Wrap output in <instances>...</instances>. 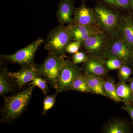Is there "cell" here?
Segmentation results:
<instances>
[{
	"mask_svg": "<svg viewBox=\"0 0 133 133\" xmlns=\"http://www.w3.org/2000/svg\"><path fill=\"white\" fill-rule=\"evenodd\" d=\"M29 86L14 95L4 97V104L1 110L2 118L1 122H12L22 114L28 105L36 87L34 85Z\"/></svg>",
	"mask_w": 133,
	"mask_h": 133,
	"instance_id": "cell-1",
	"label": "cell"
},
{
	"mask_svg": "<svg viewBox=\"0 0 133 133\" xmlns=\"http://www.w3.org/2000/svg\"><path fill=\"white\" fill-rule=\"evenodd\" d=\"M72 41L70 31L64 25L59 24L48 33L44 48L49 53L65 56L68 44Z\"/></svg>",
	"mask_w": 133,
	"mask_h": 133,
	"instance_id": "cell-2",
	"label": "cell"
},
{
	"mask_svg": "<svg viewBox=\"0 0 133 133\" xmlns=\"http://www.w3.org/2000/svg\"><path fill=\"white\" fill-rule=\"evenodd\" d=\"M118 58L125 63L132 65L133 51L122 38L118 28L108 35L104 58Z\"/></svg>",
	"mask_w": 133,
	"mask_h": 133,
	"instance_id": "cell-3",
	"label": "cell"
},
{
	"mask_svg": "<svg viewBox=\"0 0 133 133\" xmlns=\"http://www.w3.org/2000/svg\"><path fill=\"white\" fill-rule=\"evenodd\" d=\"M66 62L64 56L49 53L42 63L38 65L40 76L56 89L60 72Z\"/></svg>",
	"mask_w": 133,
	"mask_h": 133,
	"instance_id": "cell-4",
	"label": "cell"
},
{
	"mask_svg": "<svg viewBox=\"0 0 133 133\" xmlns=\"http://www.w3.org/2000/svg\"><path fill=\"white\" fill-rule=\"evenodd\" d=\"M93 9L96 24L103 32L109 34L118 28L121 16L119 12L99 3Z\"/></svg>",
	"mask_w": 133,
	"mask_h": 133,
	"instance_id": "cell-5",
	"label": "cell"
},
{
	"mask_svg": "<svg viewBox=\"0 0 133 133\" xmlns=\"http://www.w3.org/2000/svg\"><path fill=\"white\" fill-rule=\"evenodd\" d=\"M44 42L43 38H38L13 54L1 55V59L11 63L20 65L22 66L31 64L34 63L36 52Z\"/></svg>",
	"mask_w": 133,
	"mask_h": 133,
	"instance_id": "cell-6",
	"label": "cell"
},
{
	"mask_svg": "<svg viewBox=\"0 0 133 133\" xmlns=\"http://www.w3.org/2000/svg\"><path fill=\"white\" fill-rule=\"evenodd\" d=\"M108 35L101 32L91 36L83 41L81 45L89 57L104 58Z\"/></svg>",
	"mask_w": 133,
	"mask_h": 133,
	"instance_id": "cell-7",
	"label": "cell"
},
{
	"mask_svg": "<svg viewBox=\"0 0 133 133\" xmlns=\"http://www.w3.org/2000/svg\"><path fill=\"white\" fill-rule=\"evenodd\" d=\"M82 69L77 64L66 60L59 74L55 89L56 92L59 93L70 90L72 83L82 74Z\"/></svg>",
	"mask_w": 133,
	"mask_h": 133,
	"instance_id": "cell-8",
	"label": "cell"
},
{
	"mask_svg": "<svg viewBox=\"0 0 133 133\" xmlns=\"http://www.w3.org/2000/svg\"><path fill=\"white\" fill-rule=\"evenodd\" d=\"M22 67L19 71L16 72L9 71L8 72L10 77L19 89H21L36 77L40 76L38 65L35 64L34 63Z\"/></svg>",
	"mask_w": 133,
	"mask_h": 133,
	"instance_id": "cell-9",
	"label": "cell"
},
{
	"mask_svg": "<svg viewBox=\"0 0 133 133\" xmlns=\"http://www.w3.org/2000/svg\"><path fill=\"white\" fill-rule=\"evenodd\" d=\"M70 24L85 26L97 25L93 8L87 6L85 2H83L81 6L75 9Z\"/></svg>",
	"mask_w": 133,
	"mask_h": 133,
	"instance_id": "cell-10",
	"label": "cell"
},
{
	"mask_svg": "<svg viewBox=\"0 0 133 133\" xmlns=\"http://www.w3.org/2000/svg\"><path fill=\"white\" fill-rule=\"evenodd\" d=\"M118 29L122 38L133 52V14L131 12L121 15Z\"/></svg>",
	"mask_w": 133,
	"mask_h": 133,
	"instance_id": "cell-11",
	"label": "cell"
},
{
	"mask_svg": "<svg viewBox=\"0 0 133 133\" xmlns=\"http://www.w3.org/2000/svg\"><path fill=\"white\" fill-rule=\"evenodd\" d=\"M105 61L104 58L89 57L83 65L82 70L84 74L103 78L108 71Z\"/></svg>",
	"mask_w": 133,
	"mask_h": 133,
	"instance_id": "cell-12",
	"label": "cell"
},
{
	"mask_svg": "<svg viewBox=\"0 0 133 133\" xmlns=\"http://www.w3.org/2000/svg\"><path fill=\"white\" fill-rule=\"evenodd\" d=\"M67 26L71 33L72 41L82 43L91 36L103 32L97 25L85 26L69 24Z\"/></svg>",
	"mask_w": 133,
	"mask_h": 133,
	"instance_id": "cell-13",
	"label": "cell"
},
{
	"mask_svg": "<svg viewBox=\"0 0 133 133\" xmlns=\"http://www.w3.org/2000/svg\"><path fill=\"white\" fill-rule=\"evenodd\" d=\"M76 9L74 0H60L56 13L57 18L59 24H70Z\"/></svg>",
	"mask_w": 133,
	"mask_h": 133,
	"instance_id": "cell-14",
	"label": "cell"
},
{
	"mask_svg": "<svg viewBox=\"0 0 133 133\" xmlns=\"http://www.w3.org/2000/svg\"><path fill=\"white\" fill-rule=\"evenodd\" d=\"M0 64V95L3 96L14 91L16 86L9 75L5 61L1 60Z\"/></svg>",
	"mask_w": 133,
	"mask_h": 133,
	"instance_id": "cell-15",
	"label": "cell"
},
{
	"mask_svg": "<svg viewBox=\"0 0 133 133\" xmlns=\"http://www.w3.org/2000/svg\"><path fill=\"white\" fill-rule=\"evenodd\" d=\"M88 86L92 93L105 96L104 85L105 80L103 78L85 75Z\"/></svg>",
	"mask_w": 133,
	"mask_h": 133,
	"instance_id": "cell-16",
	"label": "cell"
},
{
	"mask_svg": "<svg viewBox=\"0 0 133 133\" xmlns=\"http://www.w3.org/2000/svg\"><path fill=\"white\" fill-rule=\"evenodd\" d=\"M99 3L119 12L130 11L129 0H99Z\"/></svg>",
	"mask_w": 133,
	"mask_h": 133,
	"instance_id": "cell-17",
	"label": "cell"
},
{
	"mask_svg": "<svg viewBox=\"0 0 133 133\" xmlns=\"http://www.w3.org/2000/svg\"><path fill=\"white\" fill-rule=\"evenodd\" d=\"M116 93L125 104H131V92L129 85L120 81L116 85Z\"/></svg>",
	"mask_w": 133,
	"mask_h": 133,
	"instance_id": "cell-18",
	"label": "cell"
},
{
	"mask_svg": "<svg viewBox=\"0 0 133 133\" xmlns=\"http://www.w3.org/2000/svg\"><path fill=\"white\" fill-rule=\"evenodd\" d=\"M130 132V128L126 123L120 120L109 123L105 131L106 133H128Z\"/></svg>",
	"mask_w": 133,
	"mask_h": 133,
	"instance_id": "cell-19",
	"label": "cell"
},
{
	"mask_svg": "<svg viewBox=\"0 0 133 133\" xmlns=\"http://www.w3.org/2000/svg\"><path fill=\"white\" fill-rule=\"evenodd\" d=\"M104 91L105 97L116 102H123L116 93V85L111 78L105 80L104 85Z\"/></svg>",
	"mask_w": 133,
	"mask_h": 133,
	"instance_id": "cell-20",
	"label": "cell"
},
{
	"mask_svg": "<svg viewBox=\"0 0 133 133\" xmlns=\"http://www.w3.org/2000/svg\"><path fill=\"white\" fill-rule=\"evenodd\" d=\"M77 91L79 92L92 93L88 86L84 74H81L72 83L70 90Z\"/></svg>",
	"mask_w": 133,
	"mask_h": 133,
	"instance_id": "cell-21",
	"label": "cell"
},
{
	"mask_svg": "<svg viewBox=\"0 0 133 133\" xmlns=\"http://www.w3.org/2000/svg\"><path fill=\"white\" fill-rule=\"evenodd\" d=\"M118 70V75L120 81L125 83L129 81L131 75L133 74L132 65L124 63Z\"/></svg>",
	"mask_w": 133,
	"mask_h": 133,
	"instance_id": "cell-22",
	"label": "cell"
},
{
	"mask_svg": "<svg viewBox=\"0 0 133 133\" xmlns=\"http://www.w3.org/2000/svg\"><path fill=\"white\" fill-rule=\"evenodd\" d=\"M58 94V93L56 92L51 95H47L45 97L43 102V109L42 112V115L46 114L48 110L54 106Z\"/></svg>",
	"mask_w": 133,
	"mask_h": 133,
	"instance_id": "cell-23",
	"label": "cell"
},
{
	"mask_svg": "<svg viewBox=\"0 0 133 133\" xmlns=\"http://www.w3.org/2000/svg\"><path fill=\"white\" fill-rule=\"evenodd\" d=\"M48 84V82L45 79L41 76H39L34 78L31 83H29L28 85H34L37 86L42 91L44 95H46L49 91Z\"/></svg>",
	"mask_w": 133,
	"mask_h": 133,
	"instance_id": "cell-24",
	"label": "cell"
},
{
	"mask_svg": "<svg viewBox=\"0 0 133 133\" xmlns=\"http://www.w3.org/2000/svg\"><path fill=\"white\" fill-rule=\"evenodd\" d=\"M125 63L121 59L115 58L105 59V64L108 70H119Z\"/></svg>",
	"mask_w": 133,
	"mask_h": 133,
	"instance_id": "cell-25",
	"label": "cell"
},
{
	"mask_svg": "<svg viewBox=\"0 0 133 133\" xmlns=\"http://www.w3.org/2000/svg\"><path fill=\"white\" fill-rule=\"evenodd\" d=\"M89 57L85 51H78L73 54L72 59V63L76 64L84 63L89 59Z\"/></svg>",
	"mask_w": 133,
	"mask_h": 133,
	"instance_id": "cell-26",
	"label": "cell"
},
{
	"mask_svg": "<svg viewBox=\"0 0 133 133\" xmlns=\"http://www.w3.org/2000/svg\"><path fill=\"white\" fill-rule=\"evenodd\" d=\"M82 42L78 41H72L69 43L66 48V52L74 54L78 52L81 47Z\"/></svg>",
	"mask_w": 133,
	"mask_h": 133,
	"instance_id": "cell-27",
	"label": "cell"
},
{
	"mask_svg": "<svg viewBox=\"0 0 133 133\" xmlns=\"http://www.w3.org/2000/svg\"><path fill=\"white\" fill-rule=\"evenodd\" d=\"M122 109L127 112L130 116L132 123L133 124V106L131 104H125V105L122 107Z\"/></svg>",
	"mask_w": 133,
	"mask_h": 133,
	"instance_id": "cell-28",
	"label": "cell"
},
{
	"mask_svg": "<svg viewBox=\"0 0 133 133\" xmlns=\"http://www.w3.org/2000/svg\"><path fill=\"white\" fill-rule=\"evenodd\" d=\"M129 84L131 92V105L133 106V77L130 78L129 80Z\"/></svg>",
	"mask_w": 133,
	"mask_h": 133,
	"instance_id": "cell-29",
	"label": "cell"
},
{
	"mask_svg": "<svg viewBox=\"0 0 133 133\" xmlns=\"http://www.w3.org/2000/svg\"><path fill=\"white\" fill-rule=\"evenodd\" d=\"M129 6L130 11L133 14V0H129Z\"/></svg>",
	"mask_w": 133,
	"mask_h": 133,
	"instance_id": "cell-30",
	"label": "cell"
},
{
	"mask_svg": "<svg viewBox=\"0 0 133 133\" xmlns=\"http://www.w3.org/2000/svg\"><path fill=\"white\" fill-rule=\"evenodd\" d=\"M81 1H82V2H85V1H86L87 0H81Z\"/></svg>",
	"mask_w": 133,
	"mask_h": 133,
	"instance_id": "cell-31",
	"label": "cell"
},
{
	"mask_svg": "<svg viewBox=\"0 0 133 133\" xmlns=\"http://www.w3.org/2000/svg\"><path fill=\"white\" fill-rule=\"evenodd\" d=\"M132 65H133V63Z\"/></svg>",
	"mask_w": 133,
	"mask_h": 133,
	"instance_id": "cell-32",
	"label": "cell"
}]
</instances>
